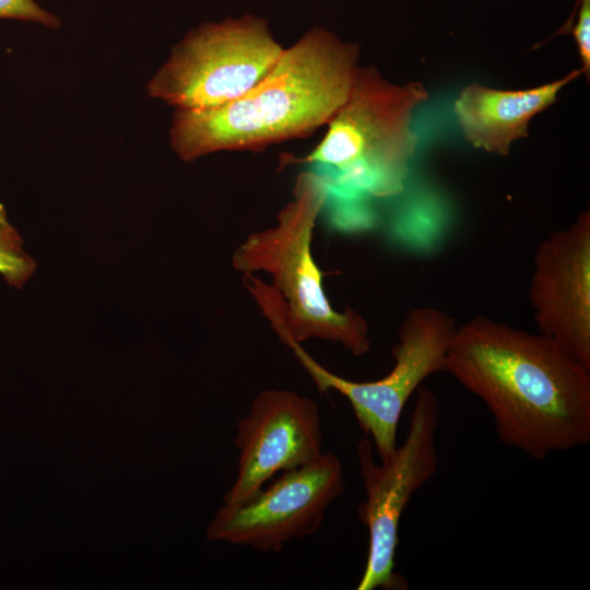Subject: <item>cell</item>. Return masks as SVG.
I'll return each mask as SVG.
<instances>
[{"label": "cell", "mask_w": 590, "mask_h": 590, "mask_svg": "<svg viewBox=\"0 0 590 590\" xmlns=\"http://www.w3.org/2000/svg\"><path fill=\"white\" fill-rule=\"evenodd\" d=\"M427 98L421 83L394 84L373 67L358 68L323 139L305 157L285 162L328 168L319 173L328 197L347 189L376 198L398 194L418 141L413 114Z\"/></svg>", "instance_id": "277c9868"}, {"label": "cell", "mask_w": 590, "mask_h": 590, "mask_svg": "<svg viewBox=\"0 0 590 590\" xmlns=\"http://www.w3.org/2000/svg\"><path fill=\"white\" fill-rule=\"evenodd\" d=\"M327 200L323 176L302 173L276 223L249 234L232 263L283 343L324 340L361 356L370 349L368 323L352 308L332 307L312 257L314 228Z\"/></svg>", "instance_id": "3957f363"}, {"label": "cell", "mask_w": 590, "mask_h": 590, "mask_svg": "<svg viewBox=\"0 0 590 590\" xmlns=\"http://www.w3.org/2000/svg\"><path fill=\"white\" fill-rule=\"evenodd\" d=\"M577 22L571 33L574 34L581 61L582 74L589 78L590 73V0H579Z\"/></svg>", "instance_id": "5bb4252c"}, {"label": "cell", "mask_w": 590, "mask_h": 590, "mask_svg": "<svg viewBox=\"0 0 590 590\" xmlns=\"http://www.w3.org/2000/svg\"><path fill=\"white\" fill-rule=\"evenodd\" d=\"M445 371L483 401L497 438L532 459L590 442V369L544 334L474 317L458 326Z\"/></svg>", "instance_id": "6da1fadb"}, {"label": "cell", "mask_w": 590, "mask_h": 590, "mask_svg": "<svg viewBox=\"0 0 590 590\" xmlns=\"http://www.w3.org/2000/svg\"><path fill=\"white\" fill-rule=\"evenodd\" d=\"M439 420L436 396L421 386L401 446H396L386 458L376 462L371 440L366 436L357 444V461L366 494L357 512L369 538L367 560L357 590L408 588L404 578L394 570L399 524L413 494L436 473Z\"/></svg>", "instance_id": "8992f818"}, {"label": "cell", "mask_w": 590, "mask_h": 590, "mask_svg": "<svg viewBox=\"0 0 590 590\" xmlns=\"http://www.w3.org/2000/svg\"><path fill=\"white\" fill-rule=\"evenodd\" d=\"M35 270L36 261L24 250L23 239L0 202V275L10 286L21 288Z\"/></svg>", "instance_id": "7c38bea8"}, {"label": "cell", "mask_w": 590, "mask_h": 590, "mask_svg": "<svg viewBox=\"0 0 590 590\" xmlns=\"http://www.w3.org/2000/svg\"><path fill=\"white\" fill-rule=\"evenodd\" d=\"M344 492L339 458L326 452L283 474L243 504L224 505L208 536L260 552H279L294 539L316 533L328 507Z\"/></svg>", "instance_id": "ba28073f"}, {"label": "cell", "mask_w": 590, "mask_h": 590, "mask_svg": "<svg viewBox=\"0 0 590 590\" xmlns=\"http://www.w3.org/2000/svg\"><path fill=\"white\" fill-rule=\"evenodd\" d=\"M238 473L224 505L245 503L276 472L307 464L322 455L317 403L291 390L267 389L237 424Z\"/></svg>", "instance_id": "9c48e42d"}, {"label": "cell", "mask_w": 590, "mask_h": 590, "mask_svg": "<svg viewBox=\"0 0 590 590\" xmlns=\"http://www.w3.org/2000/svg\"><path fill=\"white\" fill-rule=\"evenodd\" d=\"M0 19L34 22L50 28L60 25V20L35 0H0Z\"/></svg>", "instance_id": "4fadbf2b"}, {"label": "cell", "mask_w": 590, "mask_h": 590, "mask_svg": "<svg viewBox=\"0 0 590 590\" xmlns=\"http://www.w3.org/2000/svg\"><path fill=\"white\" fill-rule=\"evenodd\" d=\"M358 47L321 27L284 48L267 75L237 99L205 110L177 109L170 145L191 162L221 151H257L328 125L352 87Z\"/></svg>", "instance_id": "7a4b0ae2"}, {"label": "cell", "mask_w": 590, "mask_h": 590, "mask_svg": "<svg viewBox=\"0 0 590 590\" xmlns=\"http://www.w3.org/2000/svg\"><path fill=\"white\" fill-rule=\"evenodd\" d=\"M458 329L449 314L434 307L412 308L404 317L398 342L392 347L394 365L380 379L353 381L338 376L316 362L293 341V351L320 393L335 390L344 396L379 459L397 446V428L410 397L433 374L445 371L446 357Z\"/></svg>", "instance_id": "52a82bcc"}, {"label": "cell", "mask_w": 590, "mask_h": 590, "mask_svg": "<svg viewBox=\"0 0 590 590\" xmlns=\"http://www.w3.org/2000/svg\"><path fill=\"white\" fill-rule=\"evenodd\" d=\"M580 74L581 69L574 70L528 90H496L477 83L465 86L453 105L464 139L475 149L507 156L514 141L528 137L532 118L554 104L560 90Z\"/></svg>", "instance_id": "8fae6325"}, {"label": "cell", "mask_w": 590, "mask_h": 590, "mask_svg": "<svg viewBox=\"0 0 590 590\" xmlns=\"http://www.w3.org/2000/svg\"><path fill=\"white\" fill-rule=\"evenodd\" d=\"M529 299L539 333L590 369V213L541 241Z\"/></svg>", "instance_id": "30bf717a"}, {"label": "cell", "mask_w": 590, "mask_h": 590, "mask_svg": "<svg viewBox=\"0 0 590 590\" xmlns=\"http://www.w3.org/2000/svg\"><path fill=\"white\" fill-rule=\"evenodd\" d=\"M283 50L268 22L258 16L203 23L174 47L148 92L176 110L216 108L262 80Z\"/></svg>", "instance_id": "5b68a950"}]
</instances>
